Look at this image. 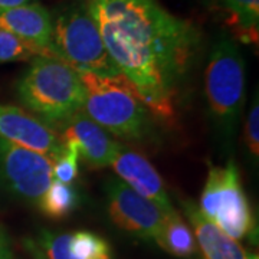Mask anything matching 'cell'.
<instances>
[{"instance_id":"cell-13","label":"cell","mask_w":259,"mask_h":259,"mask_svg":"<svg viewBox=\"0 0 259 259\" xmlns=\"http://www.w3.org/2000/svg\"><path fill=\"white\" fill-rule=\"evenodd\" d=\"M0 29L47 51L52 56L49 51L52 15L40 3L32 2L13 9L0 10Z\"/></svg>"},{"instance_id":"cell-15","label":"cell","mask_w":259,"mask_h":259,"mask_svg":"<svg viewBox=\"0 0 259 259\" xmlns=\"http://www.w3.org/2000/svg\"><path fill=\"white\" fill-rule=\"evenodd\" d=\"M233 35L243 44H256L259 35V0H219Z\"/></svg>"},{"instance_id":"cell-24","label":"cell","mask_w":259,"mask_h":259,"mask_svg":"<svg viewBox=\"0 0 259 259\" xmlns=\"http://www.w3.org/2000/svg\"><path fill=\"white\" fill-rule=\"evenodd\" d=\"M93 259H112L111 255H105V256H98V258H93Z\"/></svg>"},{"instance_id":"cell-6","label":"cell","mask_w":259,"mask_h":259,"mask_svg":"<svg viewBox=\"0 0 259 259\" xmlns=\"http://www.w3.org/2000/svg\"><path fill=\"white\" fill-rule=\"evenodd\" d=\"M199 210L216 228L235 241L253 238L256 222L233 160L210 166L199 200Z\"/></svg>"},{"instance_id":"cell-10","label":"cell","mask_w":259,"mask_h":259,"mask_svg":"<svg viewBox=\"0 0 259 259\" xmlns=\"http://www.w3.org/2000/svg\"><path fill=\"white\" fill-rule=\"evenodd\" d=\"M61 130V141L72 143L78 156L94 168L111 166L121 147V144L110 137L108 131L91 120L83 111L75 114Z\"/></svg>"},{"instance_id":"cell-7","label":"cell","mask_w":259,"mask_h":259,"mask_svg":"<svg viewBox=\"0 0 259 259\" xmlns=\"http://www.w3.org/2000/svg\"><path fill=\"white\" fill-rule=\"evenodd\" d=\"M52 170L48 156L0 139V182L12 194L37 202L54 180Z\"/></svg>"},{"instance_id":"cell-1","label":"cell","mask_w":259,"mask_h":259,"mask_svg":"<svg viewBox=\"0 0 259 259\" xmlns=\"http://www.w3.org/2000/svg\"><path fill=\"white\" fill-rule=\"evenodd\" d=\"M87 8L114 64L148 111L173 122L202 44L197 26L156 0H93Z\"/></svg>"},{"instance_id":"cell-9","label":"cell","mask_w":259,"mask_h":259,"mask_svg":"<svg viewBox=\"0 0 259 259\" xmlns=\"http://www.w3.org/2000/svg\"><path fill=\"white\" fill-rule=\"evenodd\" d=\"M0 139L45 154L52 161L64 151L55 130L16 105L0 104Z\"/></svg>"},{"instance_id":"cell-8","label":"cell","mask_w":259,"mask_h":259,"mask_svg":"<svg viewBox=\"0 0 259 259\" xmlns=\"http://www.w3.org/2000/svg\"><path fill=\"white\" fill-rule=\"evenodd\" d=\"M104 187L107 210L114 225L130 235L154 241L166 213L118 177L108 179Z\"/></svg>"},{"instance_id":"cell-18","label":"cell","mask_w":259,"mask_h":259,"mask_svg":"<svg viewBox=\"0 0 259 259\" xmlns=\"http://www.w3.org/2000/svg\"><path fill=\"white\" fill-rule=\"evenodd\" d=\"M35 56H51L47 51L0 29V64L26 62Z\"/></svg>"},{"instance_id":"cell-23","label":"cell","mask_w":259,"mask_h":259,"mask_svg":"<svg viewBox=\"0 0 259 259\" xmlns=\"http://www.w3.org/2000/svg\"><path fill=\"white\" fill-rule=\"evenodd\" d=\"M0 259H10L9 243L2 232H0Z\"/></svg>"},{"instance_id":"cell-12","label":"cell","mask_w":259,"mask_h":259,"mask_svg":"<svg viewBox=\"0 0 259 259\" xmlns=\"http://www.w3.org/2000/svg\"><path fill=\"white\" fill-rule=\"evenodd\" d=\"M182 209L193 229L200 259H258V255L249 253L239 242L209 222L192 200H182Z\"/></svg>"},{"instance_id":"cell-3","label":"cell","mask_w":259,"mask_h":259,"mask_svg":"<svg viewBox=\"0 0 259 259\" xmlns=\"http://www.w3.org/2000/svg\"><path fill=\"white\" fill-rule=\"evenodd\" d=\"M79 78L85 91L83 112L91 120L121 139L139 141L147 136L151 112L124 75L81 72Z\"/></svg>"},{"instance_id":"cell-2","label":"cell","mask_w":259,"mask_h":259,"mask_svg":"<svg viewBox=\"0 0 259 259\" xmlns=\"http://www.w3.org/2000/svg\"><path fill=\"white\" fill-rule=\"evenodd\" d=\"M16 94L29 111L51 127H62L83 111L85 91L79 74L54 56H35L20 76Z\"/></svg>"},{"instance_id":"cell-5","label":"cell","mask_w":259,"mask_h":259,"mask_svg":"<svg viewBox=\"0 0 259 259\" xmlns=\"http://www.w3.org/2000/svg\"><path fill=\"white\" fill-rule=\"evenodd\" d=\"M204 94L214 125L232 139L245 100V61L238 44L226 35L218 37L210 49Z\"/></svg>"},{"instance_id":"cell-17","label":"cell","mask_w":259,"mask_h":259,"mask_svg":"<svg viewBox=\"0 0 259 259\" xmlns=\"http://www.w3.org/2000/svg\"><path fill=\"white\" fill-rule=\"evenodd\" d=\"M69 238L66 232H42L26 245L35 259H78L69 249Z\"/></svg>"},{"instance_id":"cell-4","label":"cell","mask_w":259,"mask_h":259,"mask_svg":"<svg viewBox=\"0 0 259 259\" xmlns=\"http://www.w3.org/2000/svg\"><path fill=\"white\" fill-rule=\"evenodd\" d=\"M49 51L78 74H121L114 64L101 33L87 6L69 5L52 16V36Z\"/></svg>"},{"instance_id":"cell-20","label":"cell","mask_w":259,"mask_h":259,"mask_svg":"<svg viewBox=\"0 0 259 259\" xmlns=\"http://www.w3.org/2000/svg\"><path fill=\"white\" fill-rule=\"evenodd\" d=\"M78 151L72 143H64V151L54 160V170L52 176L54 180L61 183L72 185L78 179Z\"/></svg>"},{"instance_id":"cell-19","label":"cell","mask_w":259,"mask_h":259,"mask_svg":"<svg viewBox=\"0 0 259 259\" xmlns=\"http://www.w3.org/2000/svg\"><path fill=\"white\" fill-rule=\"evenodd\" d=\"M69 249L75 258L78 259H93L111 255L110 245L107 243L105 239H102L93 232L87 231H78L71 233Z\"/></svg>"},{"instance_id":"cell-16","label":"cell","mask_w":259,"mask_h":259,"mask_svg":"<svg viewBox=\"0 0 259 259\" xmlns=\"http://www.w3.org/2000/svg\"><path fill=\"white\" fill-rule=\"evenodd\" d=\"M79 203L75 187L68 183L52 180L48 190L37 200L39 209L51 219H62L69 216Z\"/></svg>"},{"instance_id":"cell-25","label":"cell","mask_w":259,"mask_h":259,"mask_svg":"<svg viewBox=\"0 0 259 259\" xmlns=\"http://www.w3.org/2000/svg\"><path fill=\"white\" fill-rule=\"evenodd\" d=\"M90 2H93V0H90Z\"/></svg>"},{"instance_id":"cell-21","label":"cell","mask_w":259,"mask_h":259,"mask_svg":"<svg viewBox=\"0 0 259 259\" xmlns=\"http://www.w3.org/2000/svg\"><path fill=\"white\" fill-rule=\"evenodd\" d=\"M245 144L249 150L250 157L255 161L259 157V104L258 97L250 107L245 124Z\"/></svg>"},{"instance_id":"cell-14","label":"cell","mask_w":259,"mask_h":259,"mask_svg":"<svg viewBox=\"0 0 259 259\" xmlns=\"http://www.w3.org/2000/svg\"><path fill=\"white\" fill-rule=\"evenodd\" d=\"M154 242L167 253L177 258H190L199 253L192 226L186 223L176 209L164 214Z\"/></svg>"},{"instance_id":"cell-11","label":"cell","mask_w":259,"mask_h":259,"mask_svg":"<svg viewBox=\"0 0 259 259\" xmlns=\"http://www.w3.org/2000/svg\"><path fill=\"white\" fill-rule=\"evenodd\" d=\"M111 166L118 175V179L128 185L134 192L157 204L163 212L168 213L175 209L167 194L163 179L143 154L121 146Z\"/></svg>"},{"instance_id":"cell-22","label":"cell","mask_w":259,"mask_h":259,"mask_svg":"<svg viewBox=\"0 0 259 259\" xmlns=\"http://www.w3.org/2000/svg\"><path fill=\"white\" fill-rule=\"evenodd\" d=\"M36 0H0V10H8L18 8V6H23Z\"/></svg>"}]
</instances>
